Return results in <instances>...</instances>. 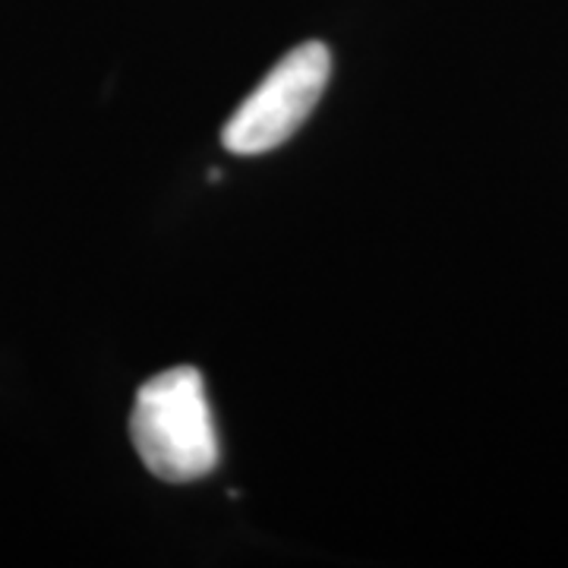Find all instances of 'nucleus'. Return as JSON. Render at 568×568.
I'll use <instances>...</instances> for the list:
<instances>
[{"label":"nucleus","instance_id":"f257e3e1","mask_svg":"<svg viewBox=\"0 0 568 568\" xmlns=\"http://www.w3.org/2000/svg\"><path fill=\"white\" fill-rule=\"evenodd\" d=\"M130 436L142 465L159 480L190 484L219 467V436L205 398L203 373L178 366L136 392Z\"/></svg>","mask_w":568,"mask_h":568},{"label":"nucleus","instance_id":"f03ea898","mask_svg":"<svg viewBox=\"0 0 568 568\" xmlns=\"http://www.w3.org/2000/svg\"><path fill=\"white\" fill-rule=\"evenodd\" d=\"M328 70L332 58L323 41H306L284 54L224 123V149L237 155H263L291 140L323 99Z\"/></svg>","mask_w":568,"mask_h":568}]
</instances>
